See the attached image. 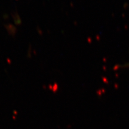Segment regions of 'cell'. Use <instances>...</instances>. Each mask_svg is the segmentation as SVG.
I'll use <instances>...</instances> for the list:
<instances>
[{
    "instance_id": "cell-1",
    "label": "cell",
    "mask_w": 129,
    "mask_h": 129,
    "mask_svg": "<svg viewBox=\"0 0 129 129\" xmlns=\"http://www.w3.org/2000/svg\"><path fill=\"white\" fill-rule=\"evenodd\" d=\"M123 67H129V63H127L124 64V65L123 66Z\"/></svg>"
}]
</instances>
